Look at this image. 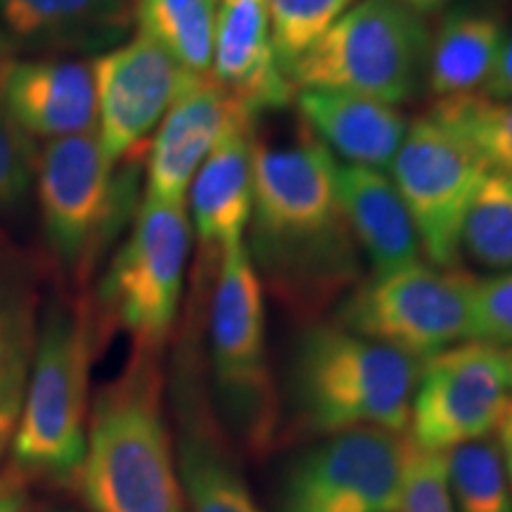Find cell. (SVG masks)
<instances>
[{"label":"cell","mask_w":512,"mask_h":512,"mask_svg":"<svg viewBox=\"0 0 512 512\" xmlns=\"http://www.w3.org/2000/svg\"><path fill=\"white\" fill-rule=\"evenodd\" d=\"M242 112L245 110L211 76H195L152 136L145 200L185 202L204 159Z\"/></svg>","instance_id":"cell-16"},{"label":"cell","mask_w":512,"mask_h":512,"mask_svg":"<svg viewBox=\"0 0 512 512\" xmlns=\"http://www.w3.org/2000/svg\"><path fill=\"white\" fill-rule=\"evenodd\" d=\"M76 482L91 512H185L157 351L133 349L95 394Z\"/></svg>","instance_id":"cell-3"},{"label":"cell","mask_w":512,"mask_h":512,"mask_svg":"<svg viewBox=\"0 0 512 512\" xmlns=\"http://www.w3.org/2000/svg\"><path fill=\"white\" fill-rule=\"evenodd\" d=\"M136 0H0V29L12 50L107 53L131 38Z\"/></svg>","instance_id":"cell-18"},{"label":"cell","mask_w":512,"mask_h":512,"mask_svg":"<svg viewBox=\"0 0 512 512\" xmlns=\"http://www.w3.org/2000/svg\"><path fill=\"white\" fill-rule=\"evenodd\" d=\"M337 197L373 273L418 264L422 254L418 230L384 171L337 162Z\"/></svg>","instance_id":"cell-21"},{"label":"cell","mask_w":512,"mask_h":512,"mask_svg":"<svg viewBox=\"0 0 512 512\" xmlns=\"http://www.w3.org/2000/svg\"><path fill=\"white\" fill-rule=\"evenodd\" d=\"M441 458L456 512H512V486L496 441H472Z\"/></svg>","instance_id":"cell-26"},{"label":"cell","mask_w":512,"mask_h":512,"mask_svg":"<svg viewBox=\"0 0 512 512\" xmlns=\"http://www.w3.org/2000/svg\"><path fill=\"white\" fill-rule=\"evenodd\" d=\"M98 100V140L119 164L131 157L174 105L195 74L185 72L174 57L138 31L121 46L91 60Z\"/></svg>","instance_id":"cell-14"},{"label":"cell","mask_w":512,"mask_h":512,"mask_svg":"<svg viewBox=\"0 0 512 512\" xmlns=\"http://www.w3.org/2000/svg\"><path fill=\"white\" fill-rule=\"evenodd\" d=\"M174 451L185 512H264L233 439L209 399L197 342L188 337L174 370Z\"/></svg>","instance_id":"cell-13"},{"label":"cell","mask_w":512,"mask_h":512,"mask_svg":"<svg viewBox=\"0 0 512 512\" xmlns=\"http://www.w3.org/2000/svg\"><path fill=\"white\" fill-rule=\"evenodd\" d=\"M211 79L254 119L290 105L294 86L275 53L266 0H216Z\"/></svg>","instance_id":"cell-17"},{"label":"cell","mask_w":512,"mask_h":512,"mask_svg":"<svg viewBox=\"0 0 512 512\" xmlns=\"http://www.w3.org/2000/svg\"><path fill=\"white\" fill-rule=\"evenodd\" d=\"M396 512H456L448 496L444 458L411 448Z\"/></svg>","instance_id":"cell-31"},{"label":"cell","mask_w":512,"mask_h":512,"mask_svg":"<svg viewBox=\"0 0 512 512\" xmlns=\"http://www.w3.org/2000/svg\"><path fill=\"white\" fill-rule=\"evenodd\" d=\"M389 174L418 230L427 264L460 268L465 214L489 171L444 126L422 114L408 124Z\"/></svg>","instance_id":"cell-11"},{"label":"cell","mask_w":512,"mask_h":512,"mask_svg":"<svg viewBox=\"0 0 512 512\" xmlns=\"http://www.w3.org/2000/svg\"><path fill=\"white\" fill-rule=\"evenodd\" d=\"M190 245L185 202L143 200L98 290L102 313L131 337L133 349L162 354L181 309Z\"/></svg>","instance_id":"cell-8"},{"label":"cell","mask_w":512,"mask_h":512,"mask_svg":"<svg viewBox=\"0 0 512 512\" xmlns=\"http://www.w3.org/2000/svg\"><path fill=\"white\" fill-rule=\"evenodd\" d=\"M505 34L503 17L491 10L448 12L432 31L425 91L434 100L479 93L494 72Z\"/></svg>","instance_id":"cell-22"},{"label":"cell","mask_w":512,"mask_h":512,"mask_svg":"<svg viewBox=\"0 0 512 512\" xmlns=\"http://www.w3.org/2000/svg\"><path fill=\"white\" fill-rule=\"evenodd\" d=\"M432 29L401 0H358L290 67L294 88L344 91L399 107L425 91Z\"/></svg>","instance_id":"cell-6"},{"label":"cell","mask_w":512,"mask_h":512,"mask_svg":"<svg viewBox=\"0 0 512 512\" xmlns=\"http://www.w3.org/2000/svg\"><path fill=\"white\" fill-rule=\"evenodd\" d=\"M27 384H0V458L15 439Z\"/></svg>","instance_id":"cell-32"},{"label":"cell","mask_w":512,"mask_h":512,"mask_svg":"<svg viewBox=\"0 0 512 512\" xmlns=\"http://www.w3.org/2000/svg\"><path fill=\"white\" fill-rule=\"evenodd\" d=\"M460 254L491 271H512V178L489 174L465 214Z\"/></svg>","instance_id":"cell-27"},{"label":"cell","mask_w":512,"mask_h":512,"mask_svg":"<svg viewBox=\"0 0 512 512\" xmlns=\"http://www.w3.org/2000/svg\"><path fill=\"white\" fill-rule=\"evenodd\" d=\"M401 3L413 12H418L420 17H432L437 12L446 10L451 3H456V0H401Z\"/></svg>","instance_id":"cell-36"},{"label":"cell","mask_w":512,"mask_h":512,"mask_svg":"<svg viewBox=\"0 0 512 512\" xmlns=\"http://www.w3.org/2000/svg\"><path fill=\"white\" fill-rule=\"evenodd\" d=\"M36 157L34 138L0 100V209L15 207L27 197L36 176Z\"/></svg>","instance_id":"cell-29"},{"label":"cell","mask_w":512,"mask_h":512,"mask_svg":"<svg viewBox=\"0 0 512 512\" xmlns=\"http://www.w3.org/2000/svg\"><path fill=\"white\" fill-rule=\"evenodd\" d=\"M510 399L503 349L460 342L422 361L408 411L413 451L444 456L453 448L489 439Z\"/></svg>","instance_id":"cell-10"},{"label":"cell","mask_w":512,"mask_h":512,"mask_svg":"<svg viewBox=\"0 0 512 512\" xmlns=\"http://www.w3.org/2000/svg\"><path fill=\"white\" fill-rule=\"evenodd\" d=\"M254 117L242 112L190 183V226L207 249L242 242L252 219Z\"/></svg>","instance_id":"cell-19"},{"label":"cell","mask_w":512,"mask_h":512,"mask_svg":"<svg viewBox=\"0 0 512 512\" xmlns=\"http://www.w3.org/2000/svg\"><path fill=\"white\" fill-rule=\"evenodd\" d=\"M0 100L31 138L55 140L98 126L93 64L72 57H0Z\"/></svg>","instance_id":"cell-15"},{"label":"cell","mask_w":512,"mask_h":512,"mask_svg":"<svg viewBox=\"0 0 512 512\" xmlns=\"http://www.w3.org/2000/svg\"><path fill=\"white\" fill-rule=\"evenodd\" d=\"M95 330L83 304L53 299L38 320L12 460L24 479L72 484L86 456Z\"/></svg>","instance_id":"cell-4"},{"label":"cell","mask_w":512,"mask_h":512,"mask_svg":"<svg viewBox=\"0 0 512 512\" xmlns=\"http://www.w3.org/2000/svg\"><path fill=\"white\" fill-rule=\"evenodd\" d=\"M475 275L425 261L361 278L335 323L401 354L427 361L470 339Z\"/></svg>","instance_id":"cell-7"},{"label":"cell","mask_w":512,"mask_h":512,"mask_svg":"<svg viewBox=\"0 0 512 512\" xmlns=\"http://www.w3.org/2000/svg\"><path fill=\"white\" fill-rule=\"evenodd\" d=\"M356 3L358 0H266L273 46L285 72Z\"/></svg>","instance_id":"cell-28"},{"label":"cell","mask_w":512,"mask_h":512,"mask_svg":"<svg viewBox=\"0 0 512 512\" xmlns=\"http://www.w3.org/2000/svg\"><path fill=\"white\" fill-rule=\"evenodd\" d=\"M467 342L505 349L512 344V271L475 283Z\"/></svg>","instance_id":"cell-30"},{"label":"cell","mask_w":512,"mask_h":512,"mask_svg":"<svg viewBox=\"0 0 512 512\" xmlns=\"http://www.w3.org/2000/svg\"><path fill=\"white\" fill-rule=\"evenodd\" d=\"M38 335V299L22 264L0 242V384H27Z\"/></svg>","instance_id":"cell-25"},{"label":"cell","mask_w":512,"mask_h":512,"mask_svg":"<svg viewBox=\"0 0 512 512\" xmlns=\"http://www.w3.org/2000/svg\"><path fill=\"white\" fill-rule=\"evenodd\" d=\"M427 117L458 138L489 174L512 178V100L456 95L434 100Z\"/></svg>","instance_id":"cell-24"},{"label":"cell","mask_w":512,"mask_h":512,"mask_svg":"<svg viewBox=\"0 0 512 512\" xmlns=\"http://www.w3.org/2000/svg\"><path fill=\"white\" fill-rule=\"evenodd\" d=\"M503 363H505V375H508V387L512 392V344L503 349Z\"/></svg>","instance_id":"cell-37"},{"label":"cell","mask_w":512,"mask_h":512,"mask_svg":"<svg viewBox=\"0 0 512 512\" xmlns=\"http://www.w3.org/2000/svg\"><path fill=\"white\" fill-rule=\"evenodd\" d=\"M114 162L98 133L46 140L36 157V192L48 245L69 271L86 273L121 200Z\"/></svg>","instance_id":"cell-12"},{"label":"cell","mask_w":512,"mask_h":512,"mask_svg":"<svg viewBox=\"0 0 512 512\" xmlns=\"http://www.w3.org/2000/svg\"><path fill=\"white\" fill-rule=\"evenodd\" d=\"M420 368L335 320H311L294 337L280 411L285 401L287 425L311 441L354 430L403 434Z\"/></svg>","instance_id":"cell-2"},{"label":"cell","mask_w":512,"mask_h":512,"mask_svg":"<svg viewBox=\"0 0 512 512\" xmlns=\"http://www.w3.org/2000/svg\"><path fill=\"white\" fill-rule=\"evenodd\" d=\"M136 27L195 76H211L216 0H136Z\"/></svg>","instance_id":"cell-23"},{"label":"cell","mask_w":512,"mask_h":512,"mask_svg":"<svg viewBox=\"0 0 512 512\" xmlns=\"http://www.w3.org/2000/svg\"><path fill=\"white\" fill-rule=\"evenodd\" d=\"M479 93L496 100H512V29L505 34L494 72H491L489 81L484 83V88Z\"/></svg>","instance_id":"cell-33"},{"label":"cell","mask_w":512,"mask_h":512,"mask_svg":"<svg viewBox=\"0 0 512 512\" xmlns=\"http://www.w3.org/2000/svg\"><path fill=\"white\" fill-rule=\"evenodd\" d=\"M10 53H12V46H10V41H8V38H5L3 29H0V57H8Z\"/></svg>","instance_id":"cell-38"},{"label":"cell","mask_w":512,"mask_h":512,"mask_svg":"<svg viewBox=\"0 0 512 512\" xmlns=\"http://www.w3.org/2000/svg\"><path fill=\"white\" fill-rule=\"evenodd\" d=\"M29 491L19 472L0 477V512H27Z\"/></svg>","instance_id":"cell-34"},{"label":"cell","mask_w":512,"mask_h":512,"mask_svg":"<svg viewBox=\"0 0 512 512\" xmlns=\"http://www.w3.org/2000/svg\"><path fill=\"white\" fill-rule=\"evenodd\" d=\"M247 252L261 285L304 323L342 302L363 275L337 197V162L309 131L290 147H254Z\"/></svg>","instance_id":"cell-1"},{"label":"cell","mask_w":512,"mask_h":512,"mask_svg":"<svg viewBox=\"0 0 512 512\" xmlns=\"http://www.w3.org/2000/svg\"><path fill=\"white\" fill-rule=\"evenodd\" d=\"M496 434H498L496 446L498 451H501L505 475H508L510 486H512V396L508 399V403H505V411L501 415V420H498Z\"/></svg>","instance_id":"cell-35"},{"label":"cell","mask_w":512,"mask_h":512,"mask_svg":"<svg viewBox=\"0 0 512 512\" xmlns=\"http://www.w3.org/2000/svg\"><path fill=\"white\" fill-rule=\"evenodd\" d=\"M304 128L335 162L387 171L408 133L399 107L344 91H297Z\"/></svg>","instance_id":"cell-20"},{"label":"cell","mask_w":512,"mask_h":512,"mask_svg":"<svg viewBox=\"0 0 512 512\" xmlns=\"http://www.w3.org/2000/svg\"><path fill=\"white\" fill-rule=\"evenodd\" d=\"M209 373L230 439L256 456L266 453L283 411L268 363L266 290L245 240L219 252L209 302Z\"/></svg>","instance_id":"cell-5"},{"label":"cell","mask_w":512,"mask_h":512,"mask_svg":"<svg viewBox=\"0 0 512 512\" xmlns=\"http://www.w3.org/2000/svg\"><path fill=\"white\" fill-rule=\"evenodd\" d=\"M411 444L399 432L316 439L287 467L278 512H396Z\"/></svg>","instance_id":"cell-9"}]
</instances>
